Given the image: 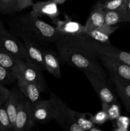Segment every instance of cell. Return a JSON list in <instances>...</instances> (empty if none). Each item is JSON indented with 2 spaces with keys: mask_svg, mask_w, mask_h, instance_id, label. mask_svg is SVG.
Listing matches in <instances>:
<instances>
[{
  "mask_svg": "<svg viewBox=\"0 0 130 131\" xmlns=\"http://www.w3.org/2000/svg\"><path fill=\"white\" fill-rule=\"evenodd\" d=\"M0 49L19 60L36 66L28 55L23 42L6 30L0 33Z\"/></svg>",
  "mask_w": 130,
  "mask_h": 131,
  "instance_id": "cell-5",
  "label": "cell"
},
{
  "mask_svg": "<svg viewBox=\"0 0 130 131\" xmlns=\"http://www.w3.org/2000/svg\"><path fill=\"white\" fill-rule=\"evenodd\" d=\"M5 30H6V29H5V28H4L2 21H1V19H0V33H2V32H3V31H5Z\"/></svg>",
  "mask_w": 130,
  "mask_h": 131,
  "instance_id": "cell-33",
  "label": "cell"
},
{
  "mask_svg": "<svg viewBox=\"0 0 130 131\" xmlns=\"http://www.w3.org/2000/svg\"><path fill=\"white\" fill-rule=\"evenodd\" d=\"M17 3L18 12H20L32 6L33 4V0H17Z\"/></svg>",
  "mask_w": 130,
  "mask_h": 131,
  "instance_id": "cell-31",
  "label": "cell"
},
{
  "mask_svg": "<svg viewBox=\"0 0 130 131\" xmlns=\"http://www.w3.org/2000/svg\"><path fill=\"white\" fill-rule=\"evenodd\" d=\"M17 79L33 83L39 88L41 92L47 90V83L42 73V70L26 61H22L16 74Z\"/></svg>",
  "mask_w": 130,
  "mask_h": 131,
  "instance_id": "cell-7",
  "label": "cell"
},
{
  "mask_svg": "<svg viewBox=\"0 0 130 131\" xmlns=\"http://www.w3.org/2000/svg\"><path fill=\"white\" fill-rule=\"evenodd\" d=\"M35 122L32 116L31 104L23 95L18 107L13 130L28 131L34 126Z\"/></svg>",
  "mask_w": 130,
  "mask_h": 131,
  "instance_id": "cell-9",
  "label": "cell"
},
{
  "mask_svg": "<svg viewBox=\"0 0 130 131\" xmlns=\"http://www.w3.org/2000/svg\"><path fill=\"white\" fill-rule=\"evenodd\" d=\"M95 54L99 61L110 74L117 75L123 79L130 81V66L125 63L101 54Z\"/></svg>",
  "mask_w": 130,
  "mask_h": 131,
  "instance_id": "cell-10",
  "label": "cell"
},
{
  "mask_svg": "<svg viewBox=\"0 0 130 131\" xmlns=\"http://www.w3.org/2000/svg\"><path fill=\"white\" fill-rule=\"evenodd\" d=\"M129 113H130V110H129Z\"/></svg>",
  "mask_w": 130,
  "mask_h": 131,
  "instance_id": "cell-35",
  "label": "cell"
},
{
  "mask_svg": "<svg viewBox=\"0 0 130 131\" xmlns=\"http://www.w3.org/2000/svg\"><path fill=\"white\" fill-rule=\"evenodd\" d=\"M31 110L35 123L45 124L54 119V105L50 99H40L35 103L31 104Z\"/></svg>",
  "mask_w": 130,
  "mask_h": 131,
  "instance_id": "cell-11",
  "label": "cell"
},
{
  "mask_svg": "<svg viewBox=\"0 0 130 131\" xmlns=\"http://www.w3.org/2000/svg\"><path fill=\"white\" fill-rule=\"evenodd\" d=\"M43 57L46 70L56 78H61V68L58 54L51 50L44 49Z\"/></svg>",
  "mask_w": 130,
  "mask_h": 131,
  "instance_id": "cell-17",
  "label": "cell"
},
{
  "mask_svg": "<svg viewBox=\"0 0 130 131\" xmlns=\"http://www.w3.org/2000/svg\"><path fill=\"white\" fill-rule=\"evenodd\" d=\"M17 80L15 74L0 65V84H10Z\"/></svg>",
  "mask_w": 130,
  "mask_h": 131,
  "instance_id": "cell-25",
  "label": "cell"
},
{
  "mask_svg": "<svg viewBox=\"0 0 130 131\" xmlns=\"http://www.w3.org/2000/svg\"><path fill=\"white\" fill-rule=\"evenodd\" d=\"M10 90L0 84V107L4 106L10 95Z\"/></svg>",
  "mask_w": 130,
  "mask_h": 131,
  "instance_id": "cell-30",
  "label": "cell"
},
{
  "mask_svg": "<svg viewBox=\"0 0 130 131\" xmlns=\"http://www.w3.org/2000/svg\"><path fill=\"white\" fill-rule=\"evenodd\" d=\"M108 120V118L107 113L103 110L98 112L96 115L91 116V120L94 124H98V125L103 124Z\"/></svg>",
  "mask_w": 130,
  "mask_h": 131,
  "instance_id": "cell-29",
  "label": "cell"
},
{
  "mask_svg": "<svg viewBox=\"0 0 130 131\" xmlns=\"http://www.w3.org/2000/svg\"><path fill=\"white\" fill-rule=\"evenodd\" d=\"M71 113L76 124L81 128L83 131L91 130L92 129L96 127L95 124L91 120L92 115L89 116V118H87L90 114L83 113L73 110H71Z\"/></svg>",
  "mask_w": 130,
  "mask_h": 131,
  "instance_id": "cell-22",
  "label": "cell"
},
{
  "mask_svg": "<svg viewBox=\"0 0 130 131\" xmlns=\"http://www.w3.org/2000/svg\"><path fill=\"white\" fill-rule=\"evenodd\" d=\"M105 24L113 26L123 22H130V12L124 9L105 11Z\"/></svg>",
  "mask_w": 130,
  "mask_h": 131,
  "instance_id": "cell-20",
  "label": "cell"
},
{
  "mask_svg": "<svg viewBox=\"0 0 130 131\" xmlns=\"http://www.w3.org/2000/svg\"><path fill=\"white\" fill-rule=\"evenodd\" d=\"M19 28L33 37L40 43H55L61 33L56 27L45 23L43 20L28 14L19 18Z\"/></svg>",
  "mask_w": 130,
  "mask_h": 131,
  "instance_id": "cell-2",
  "label": "cell"
},
{
  "mask_svg": "<svg viewBox=\"0 0 130 131\" xmlns=\"http://www.w3.org/2000/svg\"><path fill=\"white\" fill-rule=\"evenodd\" d=\"M22 95L23 94L20 92L19 90H18L15 88L12 90H10V95L4 105L8 115L10 123L12 125V128H14V124H15L18 107H19Z\"/></svg>",
  "mask_w": 130,
  "mask_h": 131,
  "instance_id": "cell-16",
  "label": "cell"
},
{
  "mask_svg": "<svg viewBox=\"0 0 130 131\" xmlns=\"http://www.w3.org/2000/svg\"><path fill=\"white\" fill-rule=\"evenodd\" d=\"M60 61L63 65L87 70L107 79L104 67L96 55L79 46L68 35H61L55 42Z\"/></svg>",
  "mask_w": 130,
  "mask_h": 131,
  "instance_id": "cell-1",
  "label": "cell"
},
{
  "mask_svg": "<svg viewBox=\"0 0 130 131\" xmlns=\"http://www.w3.org/2000/svg\"><path fill=\"white\" fill-rule=\"evenodd\" d=\"M57 4H59V5H61V4H63L64 3L66 2L67 0H53Z\"/></svg>",
  "mask_w": 130,
  "mask_h": 131,
  "instance_id": "cell-34",
  "label": "cell"
},
{
  "mask_svg": "<svg viewBox=\"0 0 130 131\" xmlns=\"http://www.w3.org/2000/svg\"><path fill=\"white\" fill-rule=\"evenodd\" d=\"M22 61L23 60H19L10 54L0 49V65L13 72L15 74V76L18 68Z\"/></svg>",
  "mask_w": 130,
  "mask_h": 131,
  "instance_id": "cell-21",
  "label": "cell"
},
{
  "mask_svg": "<svg viewBox=\"0 0 130 131\" xmlns=\"http://www.w3.org/2000/svg\"><path fill=\"white\" fill-rule=\"evenodd\" d=\"M70 39L87 49L91 51L94 53L101 54L110 56L113 58L117 59L122 62L125 63L130 66V52H127L122 51L115 46H112L110 43H103L98 42L88 36H70Z\"/></svg>",
  "mask_w": 130,
  "mask_h": 131,
  "instance_id": "cell-3",
  "label": "cell"
},
{
  "mask_svg": "<svg viewBox=\"0 0 130 131\" xmlns=\"http://www.w3.org/2000/svg\"><path fill=\"white\" fill-rule=\"evenodd\" d=\"M117 127L114 129L116 131H126L128 130L129 125V119L126 116H120L116 120Z\"/></svg>",
  "mask_w": 130,
  "mask_h": 131,
  "instance_id": "cell-28",
  "label": "cell"
},
{
  "mask_svg": "<svg viewBox=\"0 0 130 131\" xmlns=\"http://www.w3.org/2000/svg\"><path fill=\"white\" fill-rule=\"evenodd\" d=\"M13 130L5 106L0 107V131Z\"/></svg>",
  "mask_w": 130,
  "mask_h": 131,
  "instance_id": "cell-26",
  "label": "cell"
},
{
  "mask_svg": "<svg viewBox=\"0 0 130 131\" xmlns=\"http://www.w3.org/2000/svg\"><path fill=\"white\" fill-rule=\"evenodd\" d=\"M18 12L17 0H0V13L12 15Z\"/></svg>",
  "mask_w": 130,
  "mask_h": 131,
  "instance_id": "cell-24",
  "label": "cell"
},
{
  "mask_svg": "<svg viewBox=\"0 0 130 131\" xmlns=\"http://www.w3.org/2000/svg\"><path fill=\"white\" fill-rule=\"evenodd\" d=\"M17 33L22 40L28 55L36 66L42 71L46 70L43 57L44 49L42 48L38 41L36 40L28 33L22 30L20 28H18Z\"/></svg>",
  "mask_w": 130,
  "mask_h": 131,
  "instance_id": "cell-8",
  "label": "cell"
},
{
  "mask_svg": "<svg viewBox=\"0 0 130 131\" xmlns=\"http://www.w3.org/2000/svg\"><path fill=\"white\" fill-rule=\"evenodd\" d=\"M50 99L54 105V119L64 130L83 131L76 124L69 108L55 93H50Z\"/></svg>",
  "mask_w": 130,
  "mask_h": 131,
  "instance_id": "cell-4",
  "label": "cell"
},
{
  "mask_svg": "<svg viewBox=\"0 0 130 131\" xmlns=\"http://www.w3.org/2000/svg\"><path fill=\"white\" fill-rule=\"evenodd\" d=\"M105 23V10L103 8V3L98 2L92 8L89 18L84 26L85 35L92 29L103 25Z\"/></svg>",
  "mask_w": 130,
  "mask_h": 131,
  "instance_id": "cell-15",
  "label": "cell"
},
{
  "mask_svg": "<svg viewBox=\"0 0 130 131\" xmlns=\"http://www.w3.org/2000/svg\"><path fill=\"white\" fill-rule=\"evenodd\" d=\"M56 24V28L61 35L80 37L84 36V26L78 22L73 21L70 18H67L64 20L56 19L54 20Z\"/></svg>",
  "mask_w": 130,
  "mask_h": 131,
  "instance_id": "cell-13",
  "label": "cell"
},
{
  "mask_svg": "<svg viewBox=\"0 0 130 131\" xmlns=\"http://www.w3.org/2000/svg\"><path fill=\"white\" fill-rule=\"evenodd\" d=\"M101 102L117 103V97L107 79L91 72L82 70Z\"/></svg>",
  "mask_w": 130,
  "mask_h": 131,
  "instance_id": "cell-6",
  "label": "cell"
},
{
  "mask_svg": "<svg viewBox=\"0 0 130 131\" xmlns=\"http://www.w3.org/2000/svg\"><path fill=\"white\" fill-rule=\"evenodd\" d=\"M118 28L119 26L108 25L105 23L103 25L90 30L85 35L98 42H103V43H110V37Z\"/></svg>",
  "mask_w": 130,
  "mask_h": 131,
  "instance_id": "cell-18",
  "label": "cell"
},
{
  "mask_svg": "<svg viewBox=\"0 0 130 131\" xmlns=\"http://www.w3.org/2000/svg\"><path fill=\"white\" fill-rule=\"evenodd\" d=\"M124 9L127 11L130 12V0H125Z\"/></svg>",
  "mask_w": 130,
  "mask_h": 131,
  "instance_id": "cell-32",
  "label": "cell"
},
{
  "mask_svg": "<svg viewBox=\"0 0 130 131\" xmlns=\"http://www.w3.org/2000/svg\"><path fill=\"white\" fill-rule=\"evenodd\" d=\"M102 110L107 113L108 120H115L121 116L120 106L117 103H105L101 102Z\"/></svg>",
  "mask_w": 130,
  "mask_h": 131,
  "instance_id": "cell-23",
  "label": "cell"
},
{
  "mask_svg": "<svg viewBox=\"0 0 130 131\" xmlns=\"http://www.w3.org/2000/svg\"><path fill=\"white\" fill-rule=\"evenodd\" d=\"M20 92L31 104H34L40 99V90L33 83L24 81L22 79H17Z\"/></svg>",
  "mask_w": 130,
  "mask_h": 131,
  "instance_id": "cell-19",
  "label": "cell"
},
{
  "mask_svg": "<svg viewBox=\"0 0 130 131\" xmlns=\"http://www.w3.org/2000/svg\"><path fill=\"white\" fill-rule=\"evenodd\" d=\"M31 6L32 10L29 14L35 17L47 15L51 19L54 20L59 15L57 4L53 0L33 3Z\"/></svg>",
  "mask_w": 130,
  "mask_h": 131,
  "instance_id": "cell-12",
  "label": "cell"
},
{
  "mask_svg": "<svg viewBox=\"0 0 130 131\" xmlns=\"http://www.w3.org/2000/svg\"><path fill=\"white\" fill-rule=\"evenodd\" d=\"M125 0H108L103 3V8L105 11H113V10L124 9Z\"/></svg>",
  "mask_w": 130,
  "mask_h": 131,
  "instance_id": "cell-27",
  "label": "cell"
},
{
  "mask_svg": "<svg viewBox=\"0 0 130 131\" xmlns=\"http://www.w3.org/2000/svg\"><path fill=\"white\" fill-rule=\"evenodd\" d=\"M111 81L127 111L130 110V81L110 74Z\"/></svg>",
  "mask_w": 130,
  "mask_h": 131,
  "instance_id": "cell-14",
  "label": "cell"
}]
</instances>
